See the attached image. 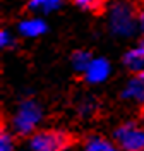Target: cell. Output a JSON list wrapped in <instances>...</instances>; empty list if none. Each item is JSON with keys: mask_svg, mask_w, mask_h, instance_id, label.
<instances>
[{"mask_svg": "<svg viewBox=\"0 0 144 151\" xmlns=\"http://www.w3.org/2000/svg\"><path fill=\"white\" fill-rule=\"evenodd\" d=\"M43 119V108L34 100H24L12 115V129L19 136H28L39 125Z\"/></svg>", "mask_w": 144, "mask_h": 151, "instance_id": "6da1fadb", "label": "cell"}, {"mask_svg": "<svg viewBox=\"0 0 144 151\" xmlns=\"http://www.w3.org/2000/svg\"><path fill=\"white\" fill-rule=\"evenodd\" d=\"M108 22L112 33H115L117 36H132L139 28L134 9L124 0H118L110 7Z\"/></svg>", "mask_w": 144, "mask_h": 151, "instance_id": "7a4b0ae2", "label": "cell"}, {"mask_svg": "<svg viewBox=\"0 0 144 151\" xmlns=\"http://www.w3.org/2000/svg\"><path fill=\"white\" fill-rule=\"evenodd\" d=\"M69 136L62 131H38L29 139L31 151H65L69 148Z\"/></svg>", "mask_w": 144, "mask_h": 151, "instance_id": "3957f363", "label": "cell"}, {"mask_svg": "<svg viewBox=\"0 0 144 151\" xmlns=\"http://www.w3.org/2000/svg\"><path fill=\"white\" fill-rule=\"evenodd\" d=\"M115 142L124 151H144V129L132 122L122 124L115 129Z\"/></svg>", "mask_w": 144, "mask_h": 151, "instance_id": "277c9868", "label": "cell"}, {"mask_svg": "<svg viewBox=\"0 0 144 151\" xmlns=\"http://www.w3.org/2000/svg\"><path fill=\"white\" fill-rule=\"evenodd\" d=\"M110 70H112L110 62L106 58L98 57V58H93L91 60L89 67H87L86 72H84V79H86L89 84H100V83H103V81L108 79Z\"/></svg>", "mask_w": 144, "mask_h": 151, "instance_id": "5b68a950", "label": "cell"}, {"mask_svg": "<svg viewBox=\"0 0 144 151\" xmlns=\"http://www.w3.org/2000/svg\"><path fill=\"white\" fill-rule=\"evenodd\" d=\"M17 31L24 38H38L47 31V22L41 17H36V16L26 17L17 24Z\"/></svg>", "mask_w": 144, "mask_h": 151, "instance_id": "8992f818", "label": "cell"}, {"mask_svg": "<svg viewBox=\"0 0 144 151\" xmlns=\"http://www.w3.org/2000/svg\"><path fill=\"white\" fill-rule=\"evenodd\" d=\"M124 64L134 72H143L144 70V40L139 41L135 47H132L124 55Z\"/></svg>", "mask_w": 144, "mask_h": 151, "instance_id": "52a82bcc", "label": "cell"}, {"mask_svg": "<svg viewBox=\"0 0 144 151\" xmlns=\"http://www.w3.org/2000/svg\"><path fill=\"white\" fill-rule=\"evenodd\" d=\"M122 98L129 100V101H135V103H143L144 101V79L141 76L132 77L125 88L122 89Z\"/></svg>", "mask_w": 144, "mask_h": 151, "instance_id": "ba28073f", "label": "cell"}, {"mask_svg": "<svg viewBox=\"0 0 144 151\" xmlns=\"http://www.w3.org/2000/svg\"><path fill=\"white\" fill-rule=\"evenodd\" d=\"M28 7L34 14H50L62 7V0H29Z\"/></svg>", "mask_w": 144, "mask_h": 151, "instance_id": "9c48e42d", "label": "cell"}, {"mask_svg": "<svg viewBox=\"0 0 144 151\" xmlns=\"http://www.w3.org/2000/svg\"><path fill=\"white\" fill-rule=\"evenodd\" d=\"M84 151H120V148L113 142H110L108 139H105V137L93 136V137L87 139Z\"/></svg>", "mask_w": 144, "mask_h": 151, "instance_id": "30bf717a", "label": "cell"}, {"mask_svg": "<svg viewBox=\"0 0 144 151\" xmlns=\"http://www.w3.org/2000/svg\"><path fill=\"white\" fill-rule=\"evenodd\" d=\"M91 55L87 53V52H84V50H77L76 53L72 55V67L76 69L77 72H86V69L89 67V64H91Z\"/></svg>", "mask_w": 144, "mask_h": 151, "instance_id": "8fae6325", "label": "cell"}, {"mask_svg": "<svg viewBox=\"0 0 144 151\" xmlns=\"http://www.w3.org/2000/svg\"><path fill=\"white\" fill-rule=\"evenodd\" d=\"M0 151H14V139L7 131L0 134Z\"/></svg>", "mask_w": 144, "mask_h": 151, "instance_id": "7c38bea8", "label": "cell"}, {"mask_svg": "<svg viewBox=\"0 0 144 151\" xmlns=\"http://www.w3.org/2000/svg\"><path fill=\"white\" fill-rule=\"evenodd\" d=\"M14 45H16V40L10 35V31L2 29V33H0V47L2 48H12Z\"/></svg>", "mask_w": 144, "mask_h": 151, "instance_id": "4fadbf2b", "label": "cell"}, {"mask_svg": "<svg viewBox=\"0 0 144 151\" xmlns=\"http://www.w3.org/2000/svg\"><path fill=\"white\" fill-rule=\"evenodd\" d=\"M95 108H96V105L93 100H84L82 103L79 105V113L82 115V117H89L91 113L95 112Z\"/></svg>", "mask_w": 144, "mask_h": 151, "instance_id": "5bb4252c", "label": "cell"}, {"mask_svg": "<svg viewBox=\"0 0 144 151\" xmlns=\"http://www.w3.org/2000/svg\"><path fill=\"white\" fill-rule=\"evenodd\" d=\"M72 2L77 4L79 7H84V9H95L100 4V0H72Z\"/></svg>", "mask_w": 144, "mask_h": 151, "instance_id": "9a60e30c", "label": "cell"}, {"mask_svg": "<svg viewBox=\"0 0 144 151\" xmlns=\"http://www.w3.org/2000/svg\"><path fill=\"white\" fill-rule=\"evenodd\" d=\"M137 24H139V31H143L144 33V9L139 12V16H137Z\"/></svg>", "mask_w": 144, "mask_h": 151, "instance_id": "2e32d148", "label": "cell"}, {"mask_svg": "<svg viewBox=\"0 0 144 151\" xmlns=\"http://www.w3.org/2000/svg\"><path fill=\"white\" fill-rule=\"evenodd\" d=\"M65 151H81V150H76V148H67Z\"/></svg>", "mask_w": 144, "mask_h": 151, "instance_id": "e0dca14e", "label": "cell"}, {"mask_svg": "<svg viewBox=\"0 0 144 151\" xmlns=\"http://www.w3.org/2000/svg\"><path fill=\"white\" fill-rule=\"evenodd\" d=\"M139 76H141V77H143V79H144V70H143V72H141V74H139Z\"/></svg>", "mask_w": 144, "mask_h": 151, "instance_id": "ac0fdd59", "label": "cell"}, {"mask_svg": "<svg viewBox=\"0 0 144 151\" xmlns=\"http://www.w3.org/2000/svg\"><path fill=\"white\" fill-rule=\"evenodd\" d=\"M132 2H144V0H132Z\"/></svg>", "mask_w": 144, "mask_h": 151, "instance_id": "d6986e66", "label": "cell"}]
</instances>
